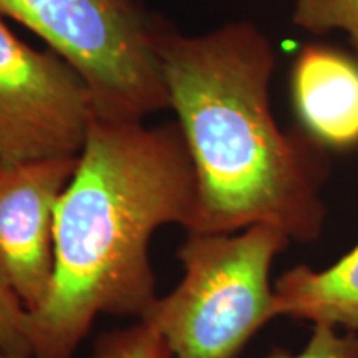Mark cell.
<instances>
[{"label": "cell", "mask_w": 358, "mask_h": 358, "mask_svg": "<svg viewBox=\"0 0 358 358\" xmlns=\"http://www.w3.org/2000/svg\"><path fill=\"white\" fill-rule=\"evenodd\" d=\"M122 2H124V3H131V6H133V0H122Z\"/></svg>", "instance_id": "cell-14"}, {"label": "cell", "mask_w": 358, "mask_h": 358, "mask_svg": "<svg viewBox=\"0 0 358 358\" xmlns=\"http://www.w3.org/2000/svg\"><path fill=\"white\" fill-rule=\"evenodd\" d=\"M266 358H358V335L338 334L335 327L315 325L307 347L301 353H290L275 347Z\"/></svg>", "instance_id": "cell-12"}, {"label": "cell", "mask_w": 358, "mask_h": 358, "mask_svg": "<svg viewBox=\"0 0 358 358\" xmlns=\"http://www.w3.org/2000/svg\"><path fill=\"white\" fill-rule=\"evenodd\" d=\"M0 352L34 358L32 313L0 282Z\"/></svg>", "instance_id": "cell-11"}, {"label": "cell", "mask_w": 358, "mask_h": 358, "mask_svg": "<svg viewBox=\"0 0 358 358\" xmlns=\"http://www.w3.org/2000/svg\"><path fill=\"white\" fill-rule=\"evenodd\" d=\"M289 243L266 224L239 234L187 232L178 252L182 279L150 303L141 322L163 338L171 358H237L279 317L271 267Z\"/></svg>", "instance_id": "cell-3"}, {"label": "cell", "mask_w": 358, "mask_h": 358, "mask_svg": "<svg viewBox=\"0 0 358 358\" xmlns=\"http://www.w3.org/2000/svg\"><path fill=\"white\" fill-rule=\"evenodd\" d=\"M290 92L302 129L322 146H358V60L324 45L295 57Z\"/></svg>", "instance_id": "cell-7"}, {"label": "cell", "mask_w": 358, "mask_h": 358, "mask_svg": "<svg viewBox=\"0 0 358 358\" xmlns=\"http://www.w3.org/2000/svg\"><path fill=\"white\" fill-rule=\"evenodd\" d=\"M78 73L95 115L143 120L169 108L155 48V29L122 0H0Z\"/></svg>", "instance_id": "cell-4"}, {"label": "cell", "mask_w": 358, "mask_h": 358, "mask_svg": "<svg viewBox=\"0 0 358 358\" xmlns=\"http://www.w3.org/2000/svg\"><path fill=\"white\" fill-rule=\"evenodd\" d=\"M153 40L196 171L189 232L232 234L266 224L290 243L319 239L330 159L310 134L284 131L272 115L271 40L249 22L203 35L155 30Z\"/></svg>", "instance_id": "cell-1"}, {"label": "cell", "mask_w": 358, "mask_h": 358, "mask_svg": "<svg viewBox=\"0 0 358 358\" xmlns=\"http://www.w3.org/2000/svg\"><path fill=\"white\" fill-rule=\"evenodd\" d=\"M198 182L178 122L93 116L55 209V272L32 313L34 358H73L100 313L141 317L156 295L150 241L194 222Z\"/></svg>", "instance_id": "cell-2"}, {"label": "cell", "mask_w": 358, "mask_h": 358, "mask_svg": "<svg viewBox=\"0 0 358 358\" xmlns=\"http://www.w3.org/2000/svg\"><path fill=\"white\" fill-rule=\"evenodd\" d=\"M93 116L77 71L34 50L0 19V163L80 155Z\"/></svg>", "instance_id": "cell-5"}, {"label": "cell", "mask_w": 358, "mask_h": 358, "mask_svg": "<svg viewBox=\"0 0 358 358\" xmlns=\"http://www.w3.org/2000/svg\"><path fill=\"white\" fill-rule=\"evenodd\" d=\"M277 315L358 335V245L324 271L289 268L274 285Z\"/></svg>", "instance_id": "cell-8"}, {"label": "cell", "mask_w": 358, "mask_h": 358, "mask_svg": "<svg viewBox=\"0 0 358 358\" xmlns=\"http://www.w3.org/2000/svg\"><path fill=\"white\" fill-rule=\"evenodd\" d=\"M292 20L315 35L335 30L347 34L358 60V0H295Z\"/></svg>", "instance_id": "cell-9"}, {"label": "cell", "mask_w": 358, "mask_h": 358, "mask_svg": "<svg viewBox=\"0 0 358 358\" xmlns=\"http://www.w3.org/2000/svg\"><path fill=\"white\" fill-rule=\"evenodd\" d=\"M93 358H171V353L163 338L140 320L98 338Z\"/></svg>", "instance_id": "cell-10"}, {"label": "cell", "mask_w": 358, "mask_h": 358, "mask_svg": "<svg viewBox=\"0 0 358 358\" xmlns=\"http://www.w3.org/2000/svg\"><path fill=\"white\" fill-rule=\"evenodd\" d=\"M0 166H2V163H0Z\"/></svg>", "instance_id": "cell-15"}, {"label": "cell", "mask_w": 358, "mask_h": 358, "mask_svg": "<svg viewBox=\"0 0 358 358\" xmlns=\"http://www.w3.org/2000/svg\"><path fill=\"white\" fill-rule=\"evenodd\" d=\"M0 358H22V357H15V355H8V353L0 352Z\"/></svg>", "instance_id": "cell-13"}, {"label": "cell", "mask_w": 358, "mask_h": 358, "mask_svg": "<svg viewBox=\"0 0 358 358\" xmlns=\"http://www.w3.org/2000/svg\"><path fill=\"white\" fill-rule=\"evenodd\" d=\"M77 164L78 155L0 166V282L30 312L50 292L55 209Z\"/></svg>", "instance_id": "cell-6"}]
</instances>
